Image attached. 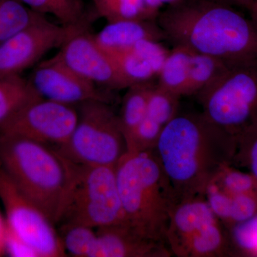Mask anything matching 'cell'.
<instances>
[{"label":"cell","instance_id":"13","mask_svg":"<svg viewBox=\"0 0 257 257\" xmlns=\"http://www.w3.org/2000/svg\"><path fill=\"white\" fill-rule=\"evenodd\" d=\"M218 219L205 197L179 202L171 216L166 234V243L172 256L184 257L189 242Z\"/></svg>","mask_w":257,"mask_h":257},{"label":"cell","instance_id":"32","mask_svg":"<svg viewBox=\"0 0 257 257\" xmlns=\"http://www.w3.org/2000/svg\"><path fill=\"white\" fill-rule=\"evenodd\" d=\"M181 1L182 0H145V3L147 9L152 18L156 19L160 14L161 8L165 5L170 6V5L177 4Z\"/></svg>","mask_w":257,"mask_h":257},{"label":"cell","instance_id":"20","mask_svg":"<svg viewBox=\"0 0 257 257\" xmlns=\"http://www.w3.org/2000/svg\"><path fill=\"white\" fill-rule=\"evenodd\" d=\"M42 98L28 79L0 76V125L32 101Z\"/></svg>","mask_w":257,"mask_h":257},{"label":"cell","instance_id":"34","mask_svg":"<svg viewBox=\"0 0 257 257\" xmlns=\"http://www.w3.org/2000/svg\"><path fill=\"white\" fill-rule=\"evenodd\" d=\"M214 1L232 7H242L248 10L256 0H214Z\"/></svg>","mask_w":257,"mask_h":257},{"label":"cell","instance_id":"16","mask_svg":"<svg viewBox=\"0 0 257 257\" xmlns=\"http://www.w3.org/2000/svg\"><path fill=\"white\" fill-rule=\"evenodd\" d=\"M170 52L161 42L147 40L110 56L128 88L157 78Z\"/></svg>","mask_w":257,"mask_h":257},{"label":"cell","instance_id":"19","mask_svg":"<svg viewBox=\"0 0 257 257\" xmlns=\"http://www.w3.org/2000/svg\"><path fill=\"white\" fill-rule=\"evenodd\" d=\"M155 84L152 82L135 84L127 88V92L123 97L121 109L117 115L126 145L146 116L149 98Z\"/></svg>","mask_w":257,"mask_h":257},{"label":"cell","instance_id":"4","mask_svg":"<svg viewBox=\"0 0 257 257\" xmlns=\"http://www.w3.org/2000/svg\"><path fill=\"white\" fill-rule=\"evenodd\" d=\"M116 174L126 226L143 237L167 244L177 201L155 152H126L116 166Z\"/></svg>","mask_w":257,"mask_h":257},{"label":"cell","instance_id":"15","mask_svg":"<svg viewBox=\"0 0 257 257\" xmlns=\"http://www.w3.org/2000/svg\"><path fill=\"white\" fill-rule=\"evenodd\" d=\"M96 230L97 241L94 257H170L165 243L147 239L126 225Z\"/></svg>","mask_w":257,"mask_h":257},{"label":"cell","instance_id":"27","mask_svg":"<svg viewBox=\"0 0 257 257\" xmlns=\"http://www.w3.org/2000/svg\"><path fill=\"white\" fill-rule=\"evenodd\" d=\"M231 254L234 250L257 256V214L248 220L228 228Z\"/></svg>","mask_w":257,"mask_h":257},{"label":"cell","instance_id":"29","mask_svg":"<svg viewBox=\"0 0 257 257\" xmlns=\"http://www.w3.org/2000/svg\"><path fill=\"white\" fill-rule=\"evenodd\" d=\"M235 160H241L247 165L257 182V127L237 140L232 162Z\"/></svg>","mask_w":257,"mask_h":257},{"label":"cell","instance_id":"26","mask_svg":"<svg viewBox=\"0 0 257 257\" xmlns=\"http://www.w3.org/2000/svg\"><path fill=\"white\" fill-rule=\"evenodd\" d=\"M211 182L231 196L257 194V182L254 177L251 174L233 168L231 165L223 167Z\"/></svg>","mask_w":257,"mask_h":257},{"label":"cell","instance_id":"5","mask_svg":"<svg viewBox=\"0 0 257 257\" xmlns=\"http://www.w3.org/2000/svg\"><path fill=\"white\" fill-rule=\"evenodd\" d=\"M60 224H82L95 229L126 225L116 167L74 164L72 182L57 225Z\"/></svg>","mask_w":257,"mask_h":257},{"label":"cell","instance_id":"3","mask_svg":"<svg viewBox=\"0 0 257 257\" xmlns=\"http://www.w3.org/2000/svg\"><path fill=\"white\" fill-rule=\"evenodd\" d=\"M0 168L55 226L58 224L73 177V162L55 147L0 134Z\"/></svg>","mask_w":257,"mask_h":257},{"label":"cell","instance_id":"9","mask_svg":"<svg viewBox=\"0 0 257 257\" xmlns=\"http://www.w3.org/2000/svg\"><path fill=\"white\" fill-rule=\"evenodd\" d=\"M78 119L76 106L40 98L0 125V134L58 147L67 143Z\"/></svg>","mask_w":257,"mask_h":257},{"label":"cell","instance_id":"23","mask_svg":"<svg viewBox=\"0 0 257 257\" xmlns=\"http://www.w3.org/2000/svg\"><path fill=\"white\" fill-rule=\"evenodd\" d=\"M44 16L30 9L21 0H0V43Z\"/></svg>","mask_w":257,"mask_h":257},{"label":"cell","instance_id":"17","mask_svg":"<svg viewBox=\"0 0 257 257\" xmlns=\"http://www.w3.org/2000/svg\"><path fill=\"white\" fill-rule=\"evenodd\" d=\"M94 40L109 55L127 50L143 40H167L155 20H127L107 23L96 34Z\"/></svg>","mask_w":257,"mask_h":257},{"label":"cell","instance_id":"2","mask_svg":"<svg viewBox=\"0 0 257 257\" xmlns=\"http://www.w3.org/2000/svg\"><path fill=\"white\" fill-rule=\"evenodd\" d=\"M236 139L200 113L177 114L153 151L175 192L177 204L205 197L208 184L225 165H231Z\"/></svg>","mask_w":257,"mask_h":257},{"label":"cell","instance_id":"35","mask_svg":"<svg viewBox=\"0 0 257 257\" xmlns=\"http://www.w3.org/2000/svg\"><path fill=\"white\" fill-rule=\"evenodd\" d=\"M248 11H249L251 18H252L253 20H257V0L251 5Z\"/></svg>","mask_w":257,"mask_h":257},{"label":"cell","instance_id":"18","mask_svg":"<svg viewBox=\"0 0 257 257\" xmlns=\"http://www.w3.org/2000/svg\"><path fill=\"white\" fill-rule=\"evenodd\" d=\"M194 52L185 47H174L159 74L157 85L180 97L186 96L189 66Z\"/></svg>","mask_w":257,"mask_h":257},{"label":"cell","instance_id":"7","mask_svg":"<svg viewBox=\"0 0 257 257\" xmlns=\"http://www.w3.org/2000/svg\"><path fill=\"white\" fill-rule=\"evenodd\" d=\"M197 96L203 115L236 142L257 127V64L229 69Z\"/></svg>","mask_w":257,"mask_h":257},{"label":"cell","instance_id":"10","mask_svg":"<svg viewBox=\"0 0 257 257\" xmlns=\"http://www.w3.org/2000/svg\"><path fill=\"white\" fill-rule=\"evenodd\" d=\"M87 27L56 25L42 17L0 43V76H20L47 52L60 48L69 37Z\"/></svg>","mask_w":257,"mask_h":257},{"label":"cell","instance_id":"28","mask_svg":"<svg viewBox=\"0 0 257 257\" xmlns=\"http://www.w3.org/2000/svg\"><path fill=\"white\" fill-rule=\"evenodd\" d=\"M211 210L226 228L229 226L231 197L214 182H209L204 194Z\"/></svg>","mask_w":257,"mask_h":257},{"label":"cell","instance_id":"22","mask_svg":"<svg viewBox=\"0 0 257 257\" xmlns=\"http://www.w3.org/2000/svg\"><path fill=\"white\" fill-rule=\"evenodd\" d=\"M33 11L51 15L64 26L87 27L89 18L82 0H21Z\"/></svg>","mask_w":257,"mask_h":257},{"label":"cell","instance_id":"14","mask_svg":"<svg viewBox=\"0 0 257 257\" xmlns=\"http://www.w3.org/2000/svg\"><path fill=\"white\" fill-rule=\"evenodd\" d=\"M180 96L159 87L152 88L146 116L127 143V152L153 150L164 128L179 113Z\"/></svg>","mask_w":257,"mask_h":257},{"label":"cell","instance_id":"12","mask_svg":"<svg viewBox=\"0 0 257 257\" xmlns=\"http://www.w3.org/2000/svg\"><path fill=\"white\" fill-rule=\"evenodd\" d=\"M42 98L77 106L85 101L109 102L106 92L79 77L55 57L35 66L28 79Z\"/></svg>","mask_w":257,"mask_h":257},{"label":"cell","instance_id":"1","mask_svg":"<svg viewBox=\"0 0 257 257\" xmlns=\"http://www.w3.org/2000/svg\"><path fill=\"white\" fill-rule=\"evenodd\" d=\"M167 40L231 68L257 64V20L214 0H182L158 17Z\"/></svg>","mask_w":257,"mask_h":257},{"label":"cell","instance_id":"21","mask_svg":"<svg viewBox=\"0 0 257 257\" xmlns=\"http://www.w3.org/2000/svg\"><path fill=\"white\" fill-rule=\"evenodd\" d=\"M231 68L222 60L194 52L189 66L186 96L197 95L210 87Z\"/></svg>","mask_w":257,"mask_h":257},{"label":"cell","instance_id":"30","mask_svg":"<svg viewBox=\"0 0 257 257\" xmlns=\"http://www.w3.org/2000/svg\"><path fill=\"white\" fill-rule=\"evenodd\" d=\"M257 214V194H241L232 196L228 228L243 222Z\"/></svg>","mask_w":257,"mask_h":257},{"label":"cell","instance_id":"31","mask_svg":"<svg viewBox=\"0 0 257 257\" xmlns=\"http://www.w3.org/2000/svg\"><path fill=\"white\" fill-rule=\"evenodd\" d=\"M7 254L11 256L37 257L36 253L30 246L11 234L10 231H8Z\"/></svg>","mask_w":257,"mask_h":257},{"label":"cell","instance_id":"33","mask_svg":"<svg viewBox=\"0 0 257 257\" xmlns=\"http://www.w3.org/2000/svg\"><path fill=\"white\" fill-rule=\"evenodd\" d=\"M8 231L9 229L6 218L0 210V257L7 254Z\"/></svg>","mask_w":257,"mask_h":257},{"label":"cell","instance_id":"11","mask_svg":"<svg viewBox=\"0 0 257 257\" xmlns=\"http://www.w3.org/2000/svg\"><path fill=\"white\" fill-rule=\"evenodd\" d=\"M54 57L96 86L112 90L128 88L111 56L96 43L88 29L69 37Z\"/></svg>","mask_w":257,"mask_h":257},{"label":"cell","instance_id":"8","mask_svg":"<svg viewBox=\"0 0 257 257\" xmlns=\"http://www.w3.org/2000/svg\"><path fill=\"white\" fill-rule=\"evenodd\" d=\"M0 201L10 232L30 246L37 257L67 256L55 225L1 168Z\"/></svg>","mask_w":257,"mask_h":257},{"label":"cell","instance_id":"6","mask_svg":"<svg viewBox=\"0 0 257 257\" xmlns=\"http://www.w3.org/2000/svg\"><path fill=\"white\" fill-rule=\"evenodd\" d=\"M76 107L74 131L67 143L55 148L77 165L116 167L127 152L118 115L106 101H88Z\"/></svg>","mask_w":257,"mask_h":257},{"label":"cell","instance_id":"25","mask_svg":"<svg viewBox=\"0 0 257 257\" xmlns=\"http://www.w3.org/2000/svg\"><path fill=\"white\" fill-rule=\"evenodd\" d=\"M61 239L67 254L76 257H94L96 230L82 224H60Z\"/></svg>","mask_w":257,"mask_h":257},{"label":"cell","instance_id":"24","mask_svg":"<svg viewBox=\"0 0 257 257\" xmlns=\"http://www.w3.org/2000/svg\"><path fill=\"white\" fill-rule=\"evenodd\" d=\"M95 13L107 23L127 20H155L145 0H92Z\"/></svg>","mask_w":257,"mask_h":257}]
</instances>
